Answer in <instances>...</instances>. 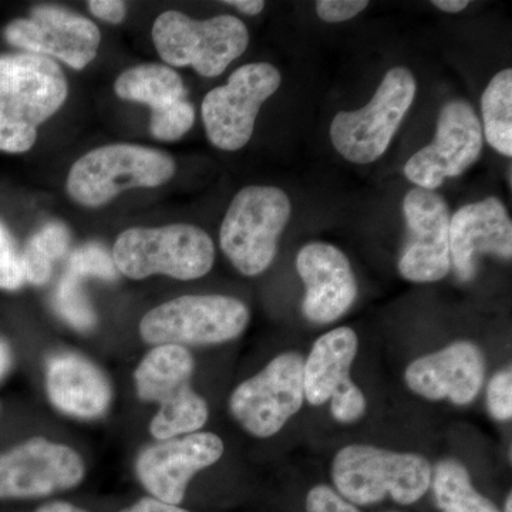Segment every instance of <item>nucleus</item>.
<instances>
[{"label":"nucleus","mask_w":512,"mask_h":512,"mask_svg":"<svg viewBox=\"0 0 512 512\" xmlns=\"http://www.w3.org/2000/svg\"><path fill=\"white\" fill-rule=\"evenodd\" d=\"M45 380L50 403L66 416L94 420L109 410L113 399L109 379L86 357L76 353L50 357Z\"/></svg>","instance_id":"obj_21"},{"label":"nucleus","mask_w":512,"mask_h":512,"mask_svg":"<svg viewBox=\"0 0 512 512\" xmlns=\"http://www.w3.org/2000/svg\"><path fill=\"white\" fill-rule=\"evenodd\" d=\"M484 377L483 352L466 340L414 360L404 373L412 392L434 402L448 399L457 406H466L476 399Z\"/></svg>","instance_id":"obj_19"},{"label":"nucleus","mask_w":512,"mask_h":512,"mask_svg":"<svg viewBox=\"0 0 512 512\" xmlns=\"http://www.w3.org/2000/svg\"><path fill=\"white\" fill-rule=\"evenodd\" d=\"M281 82V73L272 64L249 63L235 70L227 84L212 89L201 107L212 146L225 151L247 146L259 109L276 93Z\"/></svg>","instance_id":"obj_10"},{"label":"nucleus","mask_w":512,"mask_h":512,"mask_svg":"<svg viewBox=\"0 0 512 512\" xmlns=\"http://www.w3.org/2000/svg\"><path fill=\"white\" fill-rule=\"evenodd\" d=\"M431 487L437 507L443 512H500L493 501L474 488L460 461H440L431 473Z\"/></svg>","instance_id":"obj_23"},{"label":"nucleus","mask_w":512,"mask_h":512,"mask_svg":"<svg viewBox=\"0 0 512 512\" xmlns=\"http://www.w3.org/2000/svg\"><path fill=\"white\" fill-rule=\"evenodd\" d=\"M120 512H190L184 510L180 505H173L163 503V501L156 500L153 497L141 498L137 503L124 508Z\"/></svg>","instance_id":"obj_34"},{"label":"nucleus","mask_w":512,"mask_h":512,"mask_svg":"<svg viewBox=\"0 0 512 512\" xmlns=\"http://www.w3.org/2000/svg\"><path fill=\"white\" fill-rule=\"evenodd\" d=\"M429 461L414 453H396L353 444L336 454L333 483L340 497L353 505L380 503L389 495L402 505L417 503L431 487Z\"/></svg>","instance_id":"obj_2"},{"label":"nucleus","mask_w":512,"mask_h":512,"mask_svg":"<svg viewBox=\"0 0 512 512\" xmlns=\"http://www.w3.org/2000/svg\"><path fill=\"white\" fill-rule=\"evenodd\" d=\"M195 109L187 99L151 110L150 131L157 140L177 141L194 126Z\"/></svg>","instance_id":"obj_28"},{"label":"nucleus","mask_w":512,"mask_h":512,"mask_svg":"<svg viewBox=\"0 0 512 512\" xmlns=\"http://www.w3.org/2000/svg\"><path fill=\"white\" fill-rule=\"evenodd\" d=\"M86 476L73 448L33 437L0 453V500H35L72 490Z\"/></svg>","instance_id":"obj_12"},{"label":"nucleus","mask_w":512,"mask_h":512,"mask_svg":"<svg viewBox=\"0 0 512 512\" xmlns=\"http://www.w3.org/2000/svg\"><path fill=\"white\" fill-rule=\"evenodd\" d=\"M87 5L96 18L106 20L113 25L123 22L127 15L126 3L121 0H90Z\"/></svg>","instance_id":"obj_33"},{"label":"nucleus","mask_w":512,"mask_h":512,"mask_svg":"<svg viewBox=\"0 0 512 512\" xmlns=\"http://www.w3.org/2000/svg\"><path fill=\"white\" fill-rule=\"evenodd\" d=\"M113 259L121 274L130 279L163 274L192 281L211 271L215 248L210 235L191 224L131 228L117 238Z\"/></svg>","instance_id":"obj_4"},{"label":"nucleus","mask_w":512,"mask_h":512,"mask_svg":"<svg viewBox=\"0 0 512 512\" xmlns=\"http://www.w3.org/2000/svg\"><path fill=\"white\" fill-rule=\"evenodd\" d=\"M416 92V79L409 69L389 70L366 107L336 114L330 126L333 147L352 163H375L392 143Z\"/></svg>","instance_id":"obj_8"},{"label":"nucleus","mask_w":512,"mask_h":512,"mask_svg":"<svg viewBox=\"0 0 512 512\" xmlns=\"http://www.w3.org/2000/svg\"><path fill=\"white\" fill-rule=\"evenodd\" d=\"M70 232L62 222H50L29 239L22 255L25 278L29 284L42 286L49 282L53 265L66 255Z\"/></svg>","instance_id":"obj_25"},{"label":"nucleus","mask_w":512,"mask_h":512,"mask_svg":"<svg viewBox=\"0 0 512 512\" xmlns=\"http://www.w3.org/2000/svg\"><path fill=\"white\" fill-rule=\"evenodd\" d=\"M114 92L121 100L147 104L151 110L187 99L180 74L157 63L140 64L121 73L114 84Z\"/></svg>","instance_id":"obj_22"},{"label":"nucleus","mask_w":512,"mask_h":512,"mask_svg":"<svg viewBox=\"0 0 512 512\" xmlns=\"http://www.w3.org/2000/svg\"><path fill=\"white\" fill-rule=\"evenodd\" d=\"M296 269L306 286L302 311L318 325L342 318L357 298V282L348 256L328 242H311L299 251Z\"/></svg>","instance_id":"obj_18"},{"label":"nucleus","mask_w":512,"mask_h":512,"mask_svg":"<svg viewBox=\"0 0 512 512\" xmlns=\"http://www.w3.org/2000/svg\"><path fill=\"white\" fill-rule=\"evenodd\" d=\"M82 282L83 279L64 272L63 278L57 285L53 305H55L56 312L70 326L80 332H86L96 325V312H94L86 292L83 291Z\"/></svg>","instance_id":"obj_26"},{"label":"nucleus","mask_w":512,"mask_h":512,"mask_svg":"<svg viewBox=\"0 0 512 512\" xmlns=\"http://www.w3.org/2000/svg\"><path fill=\"white\" fill-rule=\"evenodd\" d=\"M249 318L248 306L231 296H180L151 309L140 335L148 345H218L242 335Z\"/></svg>","instance_id":"obj_9"},{"label":"nucleus","mask_w":512,"mask_h":512,"mask_svg":"<svg viewBox=\"0 0 512 512\" xmlns=\"http://www.w3.org/2000/svg\"><path fill=\"white\" fill-rule=\"evenodd\" d=\"M433 5L443 12L460 13L461 10L467 9L470 2L468 0H434Z\"/></svg>","instance_id":"obj_36"},{"label":"nucleus","mask_w":512,"mask_h":512,"mask_svg":"<svg viewBox=\"0 0 512 512\" xmlns=\"http://www.w3.org/2000/svg\"><path fill=\"white\" fill-rule=\"evenodd\" d=\"M487 406L495 420L507 421L512 417V373L503 370L488 383Z\"/></svg>","instance_id":"obj_30"},{"label":"nucleus","mask_w":512,"mask_h":512,"mask_svg":"<svg viewBox=\"0 0 512 512\" xmlns=\"http://www.w3.org/2000/svg\"><path fill=\"white\" fill-rule=\"evenodd\" d=\"M224 454L217 434L191 433L144 448L136 461L138 481L163 503H183L188 484L198 471L214 466Z\"/></svg>","instance_id":"obj_17"},{"label":"nucleus","mask_w":512,"mask_h":512,"mask_svg":"<svg viewBox=\"0 0 512 512\" xmlns=\"http://www.w3.org/2000/svg\"><path fill=\"white\" fill-rule=\"evenodd\" d=\"M484 136L494 150L512 156V70L495 74L481 97Z\"/></svg>","instance_id":"obj_24"},{"label":"nucleus","mask_w":512,"mask_h":512,"mask_svg":"<svg viewBox=\"0 0 512 512\" xmlns=\"http://www.w3.org/2000/svg\"><path fill=\"white\" fill-rule=\"evenodd\" d=\"M67 93L55 60L30 53L0 57V151H29L37 128L60 110Z\"/></svg>","instance_id":"obj_1"},{"label":"nucleus","mask_w":512,"mask_h":512,"mask_svg":"<svg viewBox=\"0 0 512 512\" xmlns=\"http://www.w3.org/2000/svg\"><path fill=\"white\" fill-rule=\"evenodd\" d=\"M158 55L175 67L191 66L204 77H217L244 55L247 26L231 15L195 20L177 10L158 16L153 26Z\"/></svg>","instance_id":"obj_7"},{"label":"nucleus","mask_w":512,"mask_h":512,"mask_svg":"<svg viewBox=\"0 0 512 512\" xmlns=\"http://www.w3.org/2000/svg\"><path fill=\"white\" fill-rule=\"evenodd\" d=\"M512 511V497L511 494L508 495L507 501H505V510L504 512H511Z\"/></svg>","instance_id":"obj_39"},{"label":"nucleus","mask_w":512,"mask_h":512,"mask_svg":"<svg viewBox=\"0 0 512 512\" xmlns=\"http://www.w3.org/2000/svg\"><path fill=\"white\" fill-rule=\"evenodd\" d=\"M66 272L80 279L99 278L116 281L119 278L113 255L100 244H86L70 255Z\"/></svg>","instance_id":"obj_27"},{"label":"nucleus","mask_w":512,"mask_h":512,"mask_svg":"<svg viewBox=\"0 0 512 512\" xmlns=\"http://www.w3.org/2000/svg\"><path fill=\"white\" fill-rule=\"evenodd\" d=\"M175 161L170 154L134 144H110L84 154L70 168V198L96 208L131 188H153L170 181Z\"/></svg>","instance_id":"obj_6"},{"label":"nucleus","mask_w":512,"mask_h":512,"mask_svg":"<svg viewBox=\"0 0 512 512\" xmlns=\"http://www.w3.org/2000/svg\"><path fill=\"white\" fill-rule=\"evenodd\" d=\"M493 254L510 261L512 222L498 198L464 205L450 220V259L457 278L468 282L476 276L478 255Z\"/></svg>","instance_id":"obj_20"},{"label":"nucleus","mask_w":512,"mask_h":512,"mask_svg":"<svg viewBox=\"0 0 512 512\" xmlns=\"http://www.w3.org/2000/svg\"><path fill=\"white\" fill-rule=\"evenodd\" d=\"M224 3L249 16L259 15L265 9V2L262 0H227Z\"/></svg>","instance_id":"obj_35"},{"label":"nucleus","mask_w":512,"mask_h":512,"mask_svg":"<svg viewBox=\"0 0 512 512\" xmlns=\"http://www.w3.org/2000/svg\"><path fill=\"white\" fill-rule=\"evenodd\" d=\"M12 366V350L6 340L0 339V380L5 377Z\"/></svg>","instance_id":"obj_37"},{"label":"nucleus","mask_w":512,"mask_h":512,"mask_svg":"<svg viewBox=\"0 0 512 512\" xmlns=\"http://www.w3.org/2000/svg\"><path fill=\"white\" fill-rule=\"evenodd\" d=\"M5 39L30 55L56 57L73 69L83 70L97 56L101 35L84 16L57 6H37L29 18L6 26Z\"/></svg>","instance_id":"obj_16"},{"label":"nucleus","mask_w":512,"mask_h":512,"mask_svg":"<svg viewBox=\"0 0 512 512\" xmlns=\"http://www.w3.org/2000/svg\"><path fill=\"white\" fill-rule=\"evenodd\" d=\"M306 512H360L328 485H316L306 497Z\"/></svg>","instance_id":"obj_31"},{"label":"nucleus","mask_w":512,"mask_h":512,"mask_svg":"<svg viewBox=\"0 0 512 512\" xmlns=\"http://www.w3.org/2000/svg\"><path fill=\"white\" fill-rule=\"evenodd\" d=\"M36 512H87L77 505L64 503V501H53L37 508Z\"/></svg>","instance_id":"obj_38"},{"label":"nucleus","mask_w":512,"mask_h":512,"mask_svg":"<svg viewBox=\"0 0 512 512\" xmlns=\"http://www.w3.org/2000/svg\"><path fill=\"white\" fill-rule=\"evenodd\" d=\"M194 357L184 346L163 345L151 349L134 372L138 397L160 403L150 424L154 439L163 441L197 433L207 423L210 410L192 390Z\"/></svg>","instance_id":"obj_3"},{"label":"nucleus","mask_w":512,"mask_h":512,"mask_svg":"<svg viewBox=\"0 0 512 512\" xmlns=\"http://www.w3.org/2000/svg\"><path fill=\"white\" fill-rule=\"evenodd\" d=\"M291 212V200L278 187L251 185L235 195L222 221L220 244L242 275H261L271 266Z\"/></svg>","instance_id":"obj_5"},{"label":"nucleus","mask_w":512,"mask_h":512,"mask_svg":"<svg viewBox=\"0 0 512 512\" xmlns=\"http://www.w3.org/2000/svg\"><path fill=\"white\" fill-rule=\"evenodd\" d=\"M303 365L305 359L299 353L285 352L239 384L229 397V412L242 429L258 439H268L284 429L305 400Z\"/></svg>","instance_id":"obj_11"},{"label":"nucleus","mask_w":512,"mask_h":512,"mask_svg":"<svg viewBox=\"0 0 512 512\" xmlns=\"http://www.w3.org/2000/svg\"><path fill=\"white\" fill-rule=\"evenodd\" d=\"M367 6V0H319L316 13L323 22L340 23L355 18Z\"/></svg>","instance_id":"obj_32"},{"label":"nucleus","mask_w":512,"mask_h":512,"mask_svg":"<svg viewBox=\"0 0 512 512\" xmlns=\"http://www.w3.org/2000/svg\"><path fill=\"white\" fill-rule=\"evenodd\" d=\"M22 255L5 225L0 222V289L18 291L25 284Z\"/></svg>","instance_id":"obj_29"},{"label":"nucleus","mask_w":512,"mask_h":512,"mask_svg":"<svg viewBox=\"0 0 512 512\" xmlns=\"http://www.w3.org/2000/svg\"><path fill=\"white\" fill-rule=\"evenodd\" d=\"M359 340L355 330L338 328L320 336L303 365V390L312 406L332 402L330 412L339 423L362 419L366 412L365 394L350 379Z\"/></svg>","instance_id":"obj_14"},{"label":"nucleus","mask_w":512,"mask_h":512,"mask_svg":"<svg viewBox=\"0 0 512 512\" xmlns=\"http://www.w3.org/2000/svg\"><path fill=\"white\" fill-rule=\"evenodd\" d=\"M481 150L483 127L476 111L467 101L451 100L440 111L436 137L407 161L404 175L417 187L434 191L476 163Z\"/></svg>","instance_id":"obj_13"},{"label":"nucleus","mask_w":512,"mask_h":512,"mask_svg":"<svg viewBox=\"0 0 512 512\" xmlns=\"http://www.w3.org/2000/svg\"><path fill=\"white\" fill-rule=\"evenodd\" d=\"M409 238L399 261L404 279L416 284L441 281L450 272V211L441 195L424 188L403 200Z\"/></svg>","instance_id":"obj_15"}]
</instances>
